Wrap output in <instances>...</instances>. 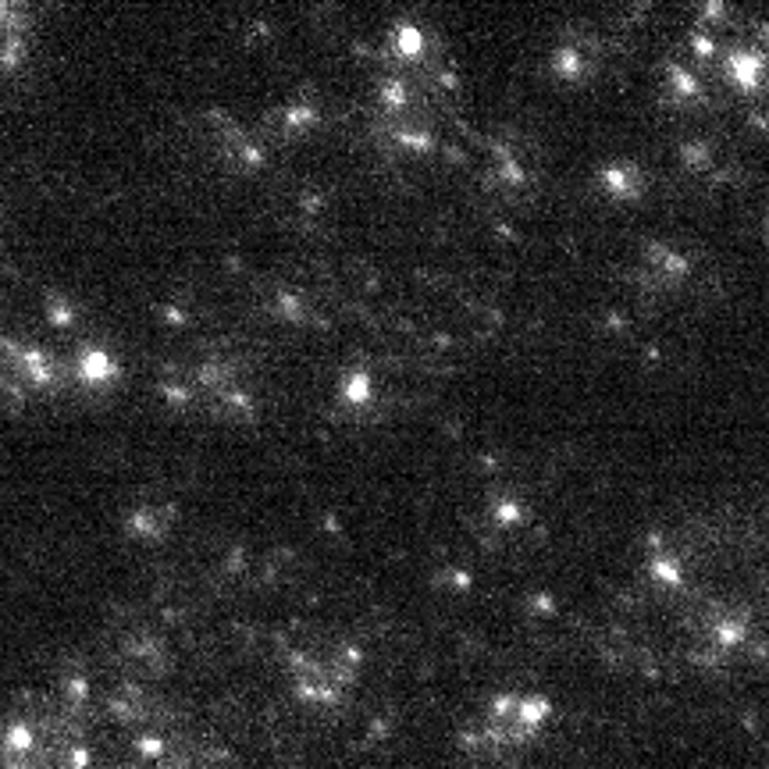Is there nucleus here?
I'll list each match as a JSON object with an SVG mask.
<instances>
[{
    "label": "nucleus",
    "mask_w": 769,
    "mask_h": 769,
    "mask_svg": "<svg viewBox=\"0 0 769 769\" xmlns=\"http://www.w3.org/2000/svg\"><path fill=\"white\" fill-rule=\"evenodd\" d=\"M552 716V705L545 698H527V695H498L484 716V738L491 745L517 748L531 741L538 730Z\"/></svg>",
    "instance_id": "1"
},
{
    "label": "nucleus",
    "mask_w": 769,
    "mask_h": 769,
    "mask_svg": "<svg viewBox=\"0 0 769 769\" xmlns=\"http://www.w3.org/2000/svg\"><path fill=\"white\" fill-rule=\"evenodd\" d=\"M726 64H730V75H734V79H738L741 86H748V89H752V86L759 82V68H762V64H759V57H755V54L738 50V54H730V61H726Z\"/></svg>",
    "instance_id": "2"
},
{
    "label": "nucleus",
    "mask_w": 769,
    "mask_h": 769,
    "mask_svg": "<svg viewBox=\"0 0 769 769\" xmlns=\"http://www.w3.org/2000/svg\"><path fill=\"white\" fill-rule=\"evenodd\" d=\"M396 50H399L403 57H417V54H420V32H417L413 25H399V32H396Z\"/></svg>",
    "instance_id": "3"
}]
</instances>
